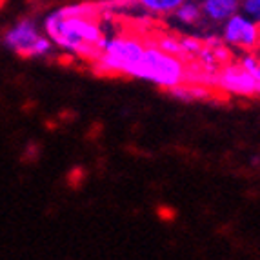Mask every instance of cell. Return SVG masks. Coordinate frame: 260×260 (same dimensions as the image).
<instances>
[{
	"instance_id": "2",
	"label": "cell",
	"mask_w": 260,
	"mask_h": 260,
	"mask_svg": "<svg viewBox=\"0 0 260 260\" xmlns=\"http://www.w3.org/2000/svg\"><path fill=\"white\" fill-rule=\"evenodd\" d=\"M146 49V29L131 24L122 27L113 39H106L102 55L95 62L100 75L106 77H133L135 66L139 64L140 56Z\"/></svg>"
},
{
	"instance_id": "4",
	"label": "cell",
	"mask_w": 260,
	"mask_h": 260,
	"mask_svg": "<svg viewBox=\"0 0 260 260\" xmlns=\"http://www.w3.org/2000/svg\"><path fill=\"white\" fill-rule=\"evenodd\" d=\"M215 84L225 93H237L242 96H256L260 87V77L249 73L240 62H228L215 75Z\"/></svg>"
},
{
	"instance_id": "9",
	"label": "cell",
	"mask_w": 260,
	"mask_h": 260,
	"mask_svg": "<svg viewBox=\"0 0 260 260\" xmlns=\"http://www.w3.org/2000/svg\"><path fill=\"white\" fill-rule=\"evenodd\" d=\"M240 4L244 6V11H246L249 17H253L255 20H258V15H260L258 0H240Z\"/></svg>"
},
{
	"instance_id": "1",
	"label": "cell",
	"mask_w": 260,
	"mask_h": 260,
	"mask_svg": "<svg viewBox=\"0 0 260 260\" xmlns=\"http://www.w3.org/2000/svg\"><path fill=\"white\" fill-rule=\"evenodd\" d=\"M102 17L104 15L91 6H73L49 15L46 29L58 46L95 64L108 39L102 27Z\"/></svg>"
},
{
	"instance_id": "6",
	"label": "cell",
	"mask_w": 260,
	"mask_h": 260,
	"mask_svg": "<svg viewBox=\"0 0 260 260\" xmlns=\"http://www.w3.org/2000/svg\"><path fill=\"white\" fill-rule=\"evenodd\" d=\"M240 8V0H202L200 11L213 22H225Z\"/></svg>"
},
{
	"instance_id": "8",
	"label": "cell",
	"mask_w": 260,
	"mask_h": 260,
	"mask_svg": "<svg viewBox=\"0 0 260 260\" xmlns=\"http://www.w3.org/2000/svg\"><path fill=\"white\" fill-rule=\"evenodd\" d=\"M175 15H177L178 20H182L184 24H191V26H193V24H199L200 18H202L200 6L193 4V2H186V0L175 9Z\"/></svg>"
},
{
	"instance_id": "3",
	"label": "cell",
	"mask_w": 260,
	"mask_h": 260,
	"mask_svg": "<svg viewBox=\"0 0 260 260\" xmlns=\"http://www.w3.org/2000/svg\"><path fill=\"white\" fill-rule=\"evenodd\" d=\"M6 46L13 49L22 58L31 56H44L51 51V42L42 37L37 29V24L31 18H24L6 35Z\"/></svg>"
},
{
	"instance_id": "10",
	"label": "cell",
	"mask_w": 260,
	"mask_h": 260,
	"mask_svg": "<svg viewBox=\"0 0 260 260\" xmlns=\"http://www.w3.org/2000/svg\"><path fill=\"white\" fill-rule=\"evenodd\" d=\"M2 2H4V0H0V6H2Z\"/></svg>"
},
{
	"instance_id": "5",
	"label": "cell",
	"mask_w": 260,
	"mask_h": 260,
	"mask_svg": "<svg viewBox=\"0 0 260 260\" xmlns=\"http://www.w3.org/2000/svg\"><path fill=\"white\" fill-rule=\"evenodd\" d=\"M224 40L247 53L258 49V22H251L235 13L225 20Z\"/></svg>"
},
{
	"instance_id": "7",
	"label": "cell",
	"mask_w": 260,
	"mask_h": 260,
	"mask_svg": "<svg viewBox=\"0 0 260 260\" xmlns=\"http://www.w3.org/2000/svg\"><path fill=\"white\" fill-rule=\"evenodd\" d=\"M144 9H148L149 13L155 15H168L175 13V9L182 4L184 0H133Z\"/></svg>"
}]
</instances>
